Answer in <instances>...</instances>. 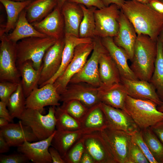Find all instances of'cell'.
Returning <instances> with one entry per match:
<instances>
[{
	"mask_svg": "<svg viewBox=\"0 0 163 163\" xmlns=\"http://www.w3.org/2000/svg\"><path fill=\"white\" fill-rule=\"evenodd\" d=\"M120 82L126 88L128 95L135 98L149 100L160 105L163 102L154 86L145 80H133L121 77Z\"/></svg>",
	"mask_w": 163,
	"mask_h": 163,
	"instance_id": "cell-19",
	"label": "cell"
},
{
	"mask_svg": "<svg viewBox=\"0 0 163 163\" xmlns=\"http://www.w3.org/2000/svg\"><path fill=\"white\" fill-rule=\"evenodd\" d=\"M80 163H95L94 161L85 149L81 157Z\"/></svg>",
	"mask_w": 163,
	"mask_h": 163,
	"instance_id": "cell-49",
	"label": "cell"
},
{
	"mask_svg": "<svg viewBox=\"0 0 163 163\" xmlns=\"http://www.w3.org/2000/svg\"><path fill=\"white\" fill-rule=\"evenodd\" d=\"M56 130L52 135L45 139L34 142L25 141L18 147V151L24 154L29 160L34 163H52L49 148L51 146Z\"/></svg>",
	"mask_w": 163,
	"mask_h": 163,
	"instance_id": "cell-16",
	"label": "cell"
},
{
	"mask_svg": "<svg viewBox=\"0 0 163 163\" xmlns=\"http://www.w3.org/2000/svg\"><path fill=\"white\" fill-rule=\"evenodd\" d=\"M150 127L163 144V121L158 123Z\"/></svg>",
	"mask_w": 163,
	"mask_h": 163,
	"instance_id": "cell-46",
	"label": "cell"
},
{
	"mask_svg": "<svg viewBox=\"0 0 163 163\" xmlns=\"http://www.w3.org/2000/svg\"><path fill=\"white\" fill-rule=\"evenodd\" d=\"M29 160L23 154H13L4 155L1 154L0 155V163H25Z\"/></svg>",
	"mask_w": 163,
	"mask_h": 163,
	"instance_id": "cell-42",
	"label": "cell"
},
{
	"mask_svg": "<svg viewBox=\"0 0 163 163\" xmlns=\"http://www.w3.org/2000/svg\"><path fill=\"white\" fill-rule=\"evenodd\" d=\"M157 41L147 35H137L130 68L139 80L149 82L153 73Z\"/></svg>",
	"mask_w": 163,
	"mask_h": 163,
	"instance_id": "cell-2",
	"label": "cell"
},
{
	"mask_svg": "<svg viewBox=\"0 0 163 163\" xmlns=\"http://www.w3.org/2000/svg\"><path fill=\"white\" fill-rule=\"evenodd\" d=\"M157 106L151 101L135 98L127 95L124 110L131 117L138 128L142 130L163 121V112L158 110Z\"/></svg>",
	"mask_w": 163,
	"mask_h": 163,
	"instance_id": "cell-3",
	"label": "cell"
},
{
	"mask_svg": "<svg viewBox=\"0 0 163 163\" xmlns=\"http://www.w3.org/2000/svg\"><path fill=\"white\" fill-rule=\"evenodd\" d=\"M99 103L88 109L80 122L82 128L101 131L108 127L106 117Z\"/></svg>",
	"mask_w": 163,
	"mask_h": 163,
	"instance_id": "cell-30",
	"label": "cell"
},
{
	"mask_svg": "<svg viewBox=\"0 0 163 163\" xmlns=\"http://www.w3.org/2000/svg\"><path fill=\"white\" fill-rule=\"evenodd\" d=\"M143 139L158 163H163V144L150 127L141 130Z\"/></svg>",
	"mask_w": 163,
	"mask_h": 163,
	"instance_id": "cell-35",
	"label": "cell"
},
{
	"mask_svg": "<svg viewBox=\"0 0 163 163\" xmlns=\"http://www.w3.org/2000/svg\"><path fill=\"white\" fill-rule=\"evenodd\" d=\"M9 122L6 119L0 117V127L5 126L9 123Z\"/></svg>",
	"mask_w": 163,
	"mask_h": 163,
	"instance_id": "cell-51",
	"label": "cell"
},
{
	"mask_svg": "<svg viewBox=\"0 0 163 163\" xmlns=\"http://www.w3.org/2000/svg\"><path fill=\"white\" fill-rule=\"evenodd\" d=\"M161 0V1H162L163 2V0Z\"/></svg>",
	"mask_w": 163,
	"mask_h": 163,
	"instance_id": "cell-57",
	"label": "cell"
},
{
	"mask_svg": "<svg viewBox=\"0 0 163 163\" xmlns=\"http://www.w3.org/2000/svg\"><path fill=\"white\" fill-rule=\"evenodd\" d=\"M158 39L163 43V27L159 33Z\"/></svg>",
	"mask_w": 163,
	"mask_h": 163,
	"instance_id": "cell-53",
	"label": "cell"
},
{
	"mask_svg": "<svg viewBox=\"0 0 163 163\" xmlns=\"http://www.w3.org/2000/svg\"><path fill=\"white\" fill-rule=\"evenodd\" d=\"M99 104L105 115L108 127L130 134L140 129L131 117L125 110L113 107L101 102Z\"/></svg>",
	"mask_w": 163,
	"mask_h": 163,
	"instance_id": "cell-15",
	"label": "cell"
},
{
	"mask_svg": "<svg viewBox=\"0 0 163 163\" xmlns=\"http://www.w3.org/2000/svg\"><path fill=\"white\" fill-rule=\"evenodd\" d=\"M6 36L9 40L15 43H17L22 39L30 37H47L37 30L29 22L24 9L20 14L13 30Z\"/></svg>",
	"mask_w": 163,
	"mask_h": 163,
	"instance_id": "cell-28",
	"label": "cell"
},
{
	"mask_svg": "<svg viewBox=\"0 0 163 163\" xmlns=\"http://www.w3.org/2000/svg\"><path fill=\"white\" fill-rule=\"evenodd\" d=\"M56 107L50 106L48 113L45 115L37 110L26 108L19 119L31 128L38 140L45 139L56 130Z\"/></svg>",
	"mask_w": 163,
	"mask_h": 163,
	"instance_id": "cell-5",
	"label": "cell"
},
{
	"mask_svg": "<svg viewBox=\"0 0 163 163\" xmlns=\"http://www.w3.org/2000/svg\"><path fill=\"white\" fill-rule=\"evenodd\" d=\"M104 3L106 6H109L111 4H114L117 5L120 8L124 3L125 0H103Z\"/></svg>",
	"mask_w": 163,
	"mask_h": 163,
	"instance_id": "cell-50",
	"label": "cell"
},
{
	"mask_svg": "<svg viewBox=\"0 0 163 163\" xmlns=\"http://www.w3.org/2000/svg\"><path fill=\"white\" fill-rule=\"evenodd\" d=\"M80 139L70 148L63 158L65 163H80L85 150L84 146Z\"/></svg>",
	"mask_w": 163,
	"mask_h": 163,
	"instance_id": "cell-38",
	"label": "cell"
},
{
	"mask_svg": "<svg viewBox=\"0 0 163 163\" xmlns=\"http://www.w3.org/2000/svg\"><path fill=\"white\" fill-rule=\"evenodd\" d=\"M10 147L2 134L0 132V153L2 154L7 152L9 151Z\"/></svg>",
	"mask_w": 163,
	"mask_h": 163,
	"instance_id": "cell-48",
	"label": "cell"
},
{
	"mask_svg": "<svg viewBox=\"0 0 163 163\" xmlns=\"http://www.w3.org/2000/svg\"><path fill=\"white\" fill-rule=\"evenodd\" d=\"M63 17L61 9L57 6L42 20L31 24L40 32L58 40L63 38L64 23Z\"/></svg>",
	"mask_w": 163,
	"mask_h": 163,
	"instance_id": "cell-17",
	"label": "cell"
},
{
	"mask_svg": "<svg viewBox=\"0 0 163 163\" xmlns=\"http://www.w3.org/2000/svg\"><path fill=\"white\" fill-rule=\"evenodd\" d=\"M83 13V17L79 29V37L82 38H93L95 37V22L94 7H87L80 5Z\"/></svg>",
	"mask_w": 163,
	"mask_h": 163,
	"instance_id": "cell-33",
	"label": "cell"
},
{
	"mask_svg": "<svg viewBox=\"0 0 163 163\" xmlns=\"http://www.w3.org/2000/svg\"><path fill=\"white\" fill-rule=\"evenodd\" d=\"M60 94L53 84L47 83L33 90L26 98V107L43 113L46 106H60Z\"/></svg>",
	"mask_w": 163,
	"mask_h": 163,
	"instance_id": "cell-13",
	"label": "cell"
},
{
	"mask_svg": "<svg viewBox=\"0 0 163 163\" xmlns=\"http://www.w3.org/2000/svg\"><path fill=\"white\" fill-rule=\"evenodd\" d=\"M56 130L73 131L82 128L81 123L62 109L60 106L55 107Z\"/></svg>",
	"mask_w": 163,
	"mask_h": 163,
	"instance_id": "cell-36",
	"label": "cell"
},
{
	"mask_svg": "<svg viewBox=\"0 0 163 163\" xmlns=\"http://www.w3.org/2000/svg\"><path fill=\"white\" fill-rule=\"evenodd\" d=\"M128 93L121 82L98 87V97L101 102L114 108L124 110Z\"/></svg>",
	"mask_w": 163,
	"mask_h": 163,
	"instance_id": "cell-22",
	"label": "cell"
},
{
	"mask_svg": "<svg viewBox=\"0 0 163 163\" xmlns=\"http://www.w3.org/2000/svg\"><path fill=\"white\" fill-rule=\"evenodd\" d=\"M93 49L91 55L81 70L71 79L69 83L85 82L99 87L102 85L99 75V60L107 52L99 37L93 38Z\"/></svg>",
	"mask_w": 163,
	"mask_h": 163,
	"instance_id": "cell-7",
	"label": "cell"
},
{
	"mask_svg": "<svg viewBox=\"0 0 163 163\" xmlns=\"http://www.w3.org/2000/svg\"><path fill=\"white\" fill-rule=\"evenodd\" d=\"M64 38L65 44L60 66L56 74L42 86L47 83L53 84L56 80L62 74L72 60L75 48L78 45L82 43H90L93 42V38H82L68 34H65Z\"/></svg>",
	"mask_w": 163,
	"mask_h": 163,
	"instance_id": "cell-25",
	"label": "cell"
},
{
	"mask_svg": "<svg viewBox=\"0 0 163 163\" xmlns=\"http://www.w3.org/2000/svg\"><path fill=\"white\" fill-rule=\"evenodd\" d=\"M64 23L65 34L79 37V29L83 13L78 4L66 1L61 9Z\"/></svg>",
	"mask_w": 163,
	"mask_h": 163,
	"instance_id": "cell-24",
	"label": "cell"
},
{
	"mask_svg": "<svg viewBox=\"0 0 163 163\" xmlns=\"http://www.w3.org/2000/svg\"><path fill=\"white\" fill-rule=\"evenodd\" d=\"M14 1H26L27 0H11Z\"/></svg>",
	"mask_w": 163,
	"mask_h": 163,
	"instance_id": "cell-56",
	"label": "cell"
},
{
	"mask_svg": "<svg viewBox=\"0 0 163 163\" xmlns=\"http://www.w3.org/2000/svg\"><path fill=\"white\" fill-rule=\"evenodd\" d=\"M1 132L10 147H18L26 141H37L38 139L31 128L23 124L20 120L0 127Z\"/></svg>",
	"mask_w": 163,
	"mask_h": 163,
	"instance_id": "cell-20",
	"label": "cell"
},
{
	"mask_svg": "<svg viewBox=\"0 0 163 163\" xmlns=\"http://www.w3.org/2000/svg\"><path fill=\"white\" fill-rule=\"evenodd\" d=\"M99 75L102 85H109L120 82L119 69L108 51L102 54L100 58Z\"/></svg>",
	"mask_w": 163,
	"mask_h": 163,
	"instance_id": "cell-27",
	"label": "cell"
},
{
	"mask_svg": "<svg viewBox=\"0 0 163 163\" xmlns=\"http://www.w3.org/2000/svg\"><path fill=\"white\" fill-rule=\"evenodd\" d=\"M67 1L82 5L87 7H94L98 9L106 7L103 0H67Z\"/></svg>",
	"mask_w": 163,
	"mask_h": 163,
	"instance_id": "cell-43",
	"label": "cell"
},
{
	"mask_svg": "<svg viewBox=\"0 0 163 163\" xmlns=\"http://www.w3.org/2000/svg\"><path fill=\"white\" fill-rule=\"evenodd\" d=\"M61 108L80 122L87 113L89 108L80 101L72 100L62 102Z\"/></svg>",
	"mask_w": 163,
	"mask_h": 163,
	"instance_id": "cell-37",
	"label": "cell"
},
{
	"mask_svg": "<svg viewBox=\"0 0 163 163\" xmlns=\"http://www.w3.org/2000/svg\"><path fill=\"white\" fill-rule=\"evenodd\" d=\"M157 108L159 111L163 112V102L161 104L158 105Z\"/></svg>",
	"mask_w": 163,
	"mask_h": 163,
	"instance_id": "cell-55",
	"label": "cell"
},
{
	"mask_svg": "<svg viewBox=\"0 0 163 163\" xmlns=\"http://www.w3.org/2000/svg\"><path fill=\"white\" fill-rule=\"evenodd\" d=\"M93 47V42L81 43L76 47L71 62L62 74L53 83L60 94L65 89L73 76L83 68Z\"/></svg>",
	"mask_w": 163,
	"mask_h": 163,
	"instance_id": "cell-9",
	"label": "cell"
},
{
	"mask_svg": "<svg viewBox=\"0 0 163 163\" xmlns=\"http://www.w3.org/2000/svg\"><path fill=\"white\" fill-rule=\"evenodd\" d=\"M132 140L136 143L145 155L150 163H158L145 141L141 130L139 129L131 134Z\"/></svg>",
	"mask_w": 163,
	"mask_h": 163,
	"instance_id": "cell-40",
	"label": "cell"
},
{
	"mask_svg": "<svg viewBox=\"0 0 163 163\" xmlns=\"http://www.w3.org/2000/svg\"><path fill=\"white\" fill-rule=\"evenodd\" d=\"M0 35V82L19 83L21 77L16 65L17 43L9 40L5 33Z\"/></svg>",
	"mask_w": 163,
	"mask_h": 163,
	"instance_id": "cell-6",
	"label": "cell"
},
{
	"mask_svg": "<svg viewBox=\"0 0 163 163\" xmlns=\"http://www.w3.org/2000/svg\"><path fill=\"white\" fill-rule=\"evenodd\" d=\"M102 43L116 63L121 77L127 79L139 80L129 66L128 55L122 48L115 43L113 38L107 37L102 38Z\"/></svg>",
	"mask_w": 163,
	"mask_h": 163,
	"instance_id": "cell-21",
	"label": "cell"
},
{
	"mask_svg": "<svg viewBox=\"0 0 163 163\" xmlns=\"http://www.w3.org/2000/svg\"><path fill=\"white\" fill-rule=\"evenodd\" d=\"M80 139L95 163H117L101 131L85 134Z\"/></svg>",
	"mask_w": 163,
	"mask_h": 163,
	"instance_id": "cell-12",
	"label": "cell"
},
{
	"mask_svg": "<svg viewBox=\"0 0 163 163\" xmlns=\"http://www.w3.org/2000/svg\"><path fill=\"white\" fill-rule=\"evenodd\" d=\"M155 87L163 101V43L157 40V52L154 70L149 81Z\"/></svg>",
	"mask_w": 163,
	"mask_h": 163,
	"instance_id": "cell-32",
	"label": "cell"
},
{
	"mask_svg": "<svg viewBox=\"0 0 163 163\" xmlns=\"http://www.w3.org/2000/svg\"><path fill=\"white\" fill-rule=\"evenodd\" d=\"M26 99L21 82L17 89L9 98L7 108L11 116L14 118L19 119L26 109Z\"/></svg>",
	"mask_w": 163,
	"mask_h": 163,
	"instance_id": "cell-34",
	"label": "cell"
},
{
	"mask_svg": "<svg viewBox=\"0 0 163 163\" xmlns=\"http://www.w3.org/2000/svg\"><path fill=\"white\" fill-rule=\"evenodd\" d=\"M149 5L158 12L163 14V2L161 0H150Z\"/></svg>",
	"mask_w": 163,
	"mask_h": 163,
	"instance_id": "cell-47",
	"label": "cell"
},
{
	"mask_svg": "<svg viewBox=\"0 0 163 163\" xmlns=\"http://www.w3.org/2000/svg\"><path fill=\"white\" fill-rule=\"evenodd\" d=\"M94 131L81 128L73 131L56 130L51 146L55 148L63 158L70 148L84 134Z\"/></svg>",
	"mask_w": 163,
	"mask_h": 163,
	"instance_id": "cell-23",
	"label": "cell"
},
{
	"mask_svg": "<svg viewBox=\"0 0 163 163\" xmlns=\"http://www.w3.org/2000/svg\"><path fill=\"white\" fill-rule=\"evenodd\" d=\"M0 117L7 119L9 122L13 123L14 118L11 115L7 108V104L0 101Z\"/></svg>",
	"mask_w": 163,
	"mask_h": 163,
	"instance_id": "cell-44",
	"label": "cell"
},
{
	"mask_svg": "<svg viewBox=\"0 0 163 163\" xmlns=\"http://www.w3.org/2000/svg\"><path fill=\"white\" fill-rule=\"evenodd\" d=\"M57 40L49 37H30L18 41L16 44L17 66L31 60L34 68L40 69L42 67L43 59L45 53Z\"/></svg>",
	"mask_w": 163,
	"mask_h": 163,
	"instance_id": "cell-4",
	"label": "cell"
},
{
	"mask_svg": "<svg viewBox=\"0 0 163 163\" xmlns=\"http://www.w3.org/2000/svg\"><path fill=\"white\" fill-rule=\"evenodd\" d=\"M64 38L57 40L45 53L43 59L42 69L38 85L39 87L50 79L61 65L64 46Z\"/></svg>",
	"mask_w": 163,
	"mask_h": 163,
	"instance_id": "cell-14",
	"label": "cell"
},
{
	"mask_svg": "<svg viewBox=\"0 0 163 163\" xmlns=\"http://www.w3.org/2000/svg\"><path fill=\"white\" fill-rule=\"evenodd\" d=\"M19 84L6 81L0 82L1 101L7 104L9 98L17 90Z\"/></svg>",
	"mask_w": 163,
	"mask_h": 163,
	"instance_id": "cell-41",
	"label": "cell"
},
{
	"mask_svg": "<svg viewBox=\"0 0 163 163\" xmlns=\"http://www.w3.org/2000/svg\"><path fill=\"white\" fill-rule=\"evenodd\" d=\"M67 0H57V6L61 9L63 4Z\"/></svg>",
	"mask_w": 163,
	"mask_h": 163,
	"instance_id": "cell-52",
	"label": "cell"
},
{
	"mask_svg": "<svg viewBox=\"0 0 163 163\" xmlns=\"http://www.w3.org/2000/svg\"><path fill=\"white\" fill-rule=\"evenodd\" d=\"M119 22V30L113 40L116 45L125 51L131 61L137 35L133 24L121 10Z\"/></svg>",
	"mask_w": 163,
	"mask_h": 163,
	"instance_id": "cell-18",
	"label": "cell"
},
{
	"mask_svg": "<svg viewBox=\"0 0 163 163\" xmlns=\"http://www.w3.org/2000/svg\"><path fill=\"white\" fill-rule=\"evenodd\" d=\"M120 9L133 24L137 35H147L157 41L163 27V14L148 4L133 0L125 1Z\"/></svg>",
	"mask_w": 163,
	"mask_h": 163,
	"instance_id": "cell-1",
	"label": "cell"
},
{
	"mask_svg": "<svg viewBox=\"0 0 163 163\" xmlns=\"http://www.w3.org/2000/svg\"><path fill=\"white\" fill-rule=\"evenodd\" d=\"M149 163L140 148L132 140L129 147L126 163Z\"/></svg>",
	"mask_w": 163,
	"mask_h": 163,
	"instance_id": "cell-39",
	"label": "cell"
},
{
	"mask_svg": "<svg viewBox=\"0 0 163 163\" xmlns=\"http://www.w3.org/2000/svg\"><path fill=\"white\" fill-rule=\"evenodd\" d=\"M101 131L117 163H126L131 134L109 127Z\"/></svg>",
	"mask_w": 163,
	"mask_h": 163,
	"instance_id": "cell-11",
	"label": "cell"
},
{
	"mask_svg": "<svg viewBox=\"0 0 163 163\" xmlns=\"http://www.w3.org/2000/svg\"><path fill=\"white\" fill-rule=\"evenodd\" d=\"M21 77V83L26 98L33 90L38 87L42 67L35 69L31 60L26 61L17 66Z\"/></svg>",
	"mask_w": 163,
	"mask_h": 163,
	"instance_id": "cell-26",
	"label": "cell"
},
{
	"mask_svg": "<svg viewBox=\"0 0 163 163\" xmlns=\"http://www.w3.org/2000/svg\"><path fill=\"white\" fill-rule=\"evenodd\" d=\"M138 2L145 4H148L150 0H133Z\"/></svg>",
	"mask_w": 163,
	"mask_h": 163,
	"instance_id": "cell-54",
	"label": "cell"
},
{
	"mask_svg": "<svg viewBox=\"0 0 163 163\" xmlns=\"http://www.w3.org/2000/svg\"><path fill=\"white\" fill-rule=\"evenodd\" d=\"M98 92V87L86 82L69 83L60 94V101L77 100L89 108L101 102Z\"/></svg>",
	"mask_w": 163,
	"mask_h": 163,
	"instance_id": "cell-10",
	"label": "cell"
},
{
	"mask_svg": "<svg viewBox=\"0 0 163 163\" xmlns=\"http://www.w3.org/2000/svg\"><path fill=\"white\" fill-rule=\"evenodd\" d=\"M121 12L120 7L114 4L101 9H96L94 11L95 37L103 38L116 36L119 30Z\"/></svg>",
	"mask_w": 163,
	"mask_h": 163,
	"instance_id": "cell-8",
	"label": "cell"
},
{
	"mask_svg": "<svg viewBox=\"0 0 163 163\" xmlns=\"http://www.w3.org/2000/svg\"><path fill=\"white\" fill-rule=\"evenodd\" d=\"M32 0L15 1L11 0H0L4 7L7 14V22L2 30L8 34L14 28L21 12L31 2Z\"/></svg>",
	"mask_w": 163,
	"mask_h": 163,
	"instance_id": "cell-31",
	"label": "cell"
},
{
	"mask_svg": "<svg viewBox=\"0 0 163 163\" xmlns=\"http://www.w3.org/2000/svg\"><path fill=\"white\" fill-rule=\"evenodd\" d=\"M53 163H65L59 152L54 147L51 146L49 148Z\"/></svg>",
	"mask_w": 163,
	"mask_h": 163,
	"instance_id": "cell-45",
	"label": "cell"
},
{
	"mask_svg": "<svg viewBox=\"0 0 163 163\" xmlns=\"http://www.w3.org/2000/svg\"><path fill=\"white\" fill-rule=\"evenodd\" d=\"M57 5V0H34L24 9L30 24L39 22L46 16Z\"/></svg>",
	"mask_w": 163,
	"mask_h": 163,
	"instance_id": "cell-29",
	"label": "cell"
}]
</instances>
